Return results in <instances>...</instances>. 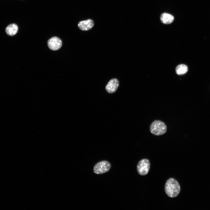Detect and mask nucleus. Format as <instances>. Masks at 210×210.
<instances>
[{"instance_id": "nucleus-1", "label": "nucleus", "mask_w": 210, "mask_h": 210, "mask_svg": "<svg viewBox=\"0 0 210 210\" xmlns=\"http://www.w3.org/2000/svg\"><path fill=\"white\" fill-rule=\"evenodd\" d=\"M164 190L169 197H176L180 191V186L178 181L173 178H170L166 181L164 186Z\"/></svg>"}, {"instance_id": "nucleus-2", "label": "nucleus", "mask_w": 210, "mask_h": 210, "mask_svg": "<svg viewBox=\"0 0 210 210\" xmlns=\"http://www.w3.org/2000/svg\"><path fill=\"white\" fill-rule=\"evenodd\" d=\"M150 130L153 134L155 136H160L166 133L167 127L162 121L160 120H155L150 125Z\"/></svg>"}, {"instance_id": "nucleus-3", "label": "nucleus", "mask_w": 210, "mask_h": 210, "mask_svg": "<svg viewBox=\"0 0 210 210\" xmlns=\"http://www.w3.org/2000/svg\"><path fill=\"white\" fill-rule=\"evenodd\" d=\"M150 167V163L147 159H143L140 160L137 166V170L140 175L145 176L148 173Z\"/></svg>"}, {"instance_id": "nucleus-4", "label": "nucleus", "mask_w": 210, "mask_h": 210, "mask_svg": "<svg viewBox=\"0 0 210 210\" xmlns=\"http://www.w3.org/2000/svg\"><path fill=\"white\" fill-rule=\"evenodd\" d=\"M111 165L106 161H103L97 163L93 168L94 172L97 174H101L108 172L110 169Z\"/></svg>"}, {"instance_id": "nucleus-5", "label": "nucleus", "mask_w": 210, "mask_h": 210, "mask_svg": "<svg viewBox=\"0 0 210 210\" xmlns=\"http://www.w3.org/2000/svg\"><path fill=\"white\" fill-rule=\"evenodd\" d=\"M48 46L51 50H57L60 49L62 45L61 39L57 37H53L50 38L48 41Z\"/></svg>"}, {"instance_id": "nucleus-6", "label": "nucleus", "mask_w": 210, "mask_h": 210, "mask_svg": "<svg viewBox=\"0 0 210 210\" xmlns=\"http://www.w3.org/2000/svg\"><path fill=\"white\" fill-rule=\"evenodd\" d=\"M119 85V81L116 78L112 79L106 85L105 88L106 90L109 93H113L117 90Z\"/></svg>"}, {"instance_id": "nucleus-7", "label": "nucleus", "mask_w": 210, "mask_h": 210, "mask_svg": "<svg viewBox=\"0 0 210 210\" xmlns=\"http://www.w3.org/2000/svg\"><path fill=\"white\" fill-rule=\"evenodd\" d=\"M94 22L91 19L81 21L79 22L78 26L79 28L82 31H88L93 27Z\"/></svg>"}, {"instance_id": "nucleus-8", "label": "nucleus", "mask_w": 210, "mask_h": 210, "mask_svg": "<svg viewBox=\"0 0 210 210\" xmlns=\"http://www.w3.org/2000/svg\"><path fill=\"white\" fill-rule=\"evenodd\" d=\"M18 29L17 25L15 23H12L9 24L6 27L5 32L8 35L13 36L17 34Z\"/></svg>"}, {"instance_id": "nucleus-9", "label": "nucleus", "mask_w": 210, "mask_h": 210, "mask_svg": "<svg viewBox=\"0 0 210 210\" xmlns=\"http://www.w3.org/2000/svg\"><path fill=\"white\" fill-rule=\"evenodd\" d=\"M160 20L162 23L166 24H169L173 22L174 17L170 14L164 13L161 15Z\"/></svg>"}, {"instance_id": "nucleus-10", "label": "nucleus", "mask_w": 210, "mask_h": 210, "mask_svg": "<svg viewBox=\"0 0 210 210\" xmlns=\"http://www.w3.org/2000/svg\"><path fill=\"white\" fill-rule=\"evenodd\" d=\"M188 67L184 64H180L176 68V71L178 75H183L186 74L188 71Z\"/></svg>"}]
</instances>
